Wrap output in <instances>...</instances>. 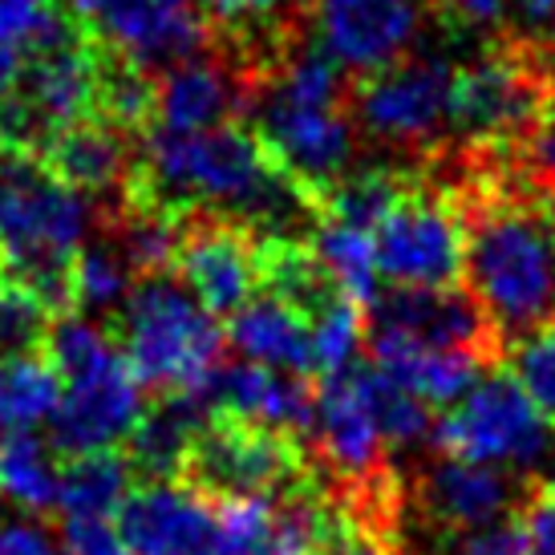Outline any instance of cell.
<instances>
[{
	"instance_id": "16",
	"label": "cell",
	"mask_w": 555,
	"mask_h": 555,
	"mask_svg": "<svg viewBox=\"0 0 555 555\" xmlns=\"http://www.w3.org/2000/svg\"><path fill=\"white\" fill-rule=\"evenodd\" d=\"M175 272L211 317H235L263 293V244L232 219H199L183 228Z\"/></svg>"
},
{
	"instance_id": "13",
	"label": "cell",
	"mask_w": 555,
	"mask_h": 555,
	"mask_svg": "<svg viewBox=\"0 0 555 555\" xmlns=\"http://www.w3.org/2000/svg\"><path fill=\"white\" fill-rule=\"evenodd\" d=\"M531 494L535 491H527L524 478L507 470L434 454L417 478L405 482V524L417 519L422 527H430L438 543L519 515V503H527Z\"/></svg>"
},
{
	"instance_id": "17",
	"label": "cell",
	"mask_w": 555,
	"mask_h": 555,
	"mask_svg": "<svg viewBox=\"0 0 555 555\" xmlns=\"http://www.w3.org/2000/svg\"><path fill=\"white\" fill-rule=\"evenodd\" d=\"M422 37V0H328L317 13V46L345 74H382L405 62Z\"/></svg>"
},
{
	"instance_id": "38",
	"label": "cell",
	"mask_w": 555,
	"mask_h": 555,
	"mask_svg": "<svg viewBox=\"0 0 555 555\" xmlns=\"http://www.w3.org/2000/svg\"><path fill=\"white\" fill-rule=\"evenodd\" d=\"M102 106H106V122H114L118 130H139L142 122L155 118V81L146 78L142 69L122 65L118 74H109L102 86Z\"/></svg>"
},
{
	"instance_id": "22",
	"label": "cell",
	"mask_w": 555,
	"mask_h": 555,
	"mask_svg": "<svg viewBox=\"0 0 555 555\" xmlns=\"http://www.w3.org/2000/svg\"><path fill=\"white\" fill-rule=\"evenodd\" d=\"M312 401H317V393L296 373L263 370V365H251V361L223 365L216 389H211V405L219 414L244 417L251 426L288 434V438H300V442L309 438Z\"/></svg>"
},
{
	"instance_id": "44",
	"label": "cell",
	"mask_w": 555,
	"mask_h": 555,
	"mask_svg": "<svg viewBox=\"0 0 555 555\" xmlns=\"http://www.w3.org/2000/svg\"><path fill=\"white\" fill-rule=\"evenodd\" d=\"M442 13H450L459 25H466V29H478L487 33L494 29V25H503L507 21V0H434Z\"/></svg>"
},
{
	"instance_id": "4",
	"label": "cell",
	"mask_w": 555,
	"mask_h": 555,
	"mask_svg": "<svg viewBox=\"0 0 555 555\" xmlns=\"http://www.w3.org/2000/svg\"><path fill=\"white\" fill-rule=\"evenodd\" d=\"M93 207L41 158L0 142V263L21 284L53 300H65L69 268L90 244Z\"/></svg>"
},
{
	"instance_id": "29",
	"label": "cell",
	"mask_w": 555,
	"mask_h": 555,
	"mask_svg": "<svg viewBox=\"0 0 555 555\" xmlns=\"http://www.w3.org/2000/svg\"><path fill=\"white\" fill-rule=\"evenodd\" d=\"M0 491L29 515L57 511L62 499V463L53 459V447L37 434H13L0 438Z\"/></svg>"
},
{
	"instance_id": "2",
	"label": "cell",
	"mask_w": 555,
	"mask_h": 555,
	"mask_svg": "<svg viewBox=\"0 0 555 555\" xmlns=\"http://www.w3.org/2000/svg\"><path fill=\"white\" fill-rule=\"evenodd\" d=\"M466 293L499 340L555 321V211L535 199H491L466 223Z\"/></svg>"
},
{
	"instance_id": "14",
	"label": "cell",
	"mask_w": 555,
	"mask_h": 555,
	"mask_svg": "<svg viewBox=\"0 0 555 555\" xmlns=\"http://www.w3.org/2000/svg\"><path fill=\"white\" fill-rule=\"evenodd\" d=\"M74 13L98 46L142 74L199 57L207 41L199 0H74Z\"/></svg>"
},
{
	"instance_id": "47",
	"label": "cell",
	"mask_w": 555,
	"mask_h": 555,
	"mask_svg": "<svg viewBox=\"0 0 555 555\" xmlns=\"http://www.w3.org/2000/svg\"><path fill=\"white\" fill-rule=\"evenodd\" d=\"M540 74H543V98H547V106H552V114H555V62L543 65Z\"/></svg>"
},
{
	"instance_id": "25",
	"label": "cell",
	"mask_w": 555,
	"mask_h": 555,
	"mask_svg": "<svg viewBox=\"0 0 555 555\" xmlns=\"http://www.w3.org/2000/svg\"><path fill=\"white\" fill-rule=\"evenodd\" d=\"M46 163L86 199L109 195L130 179V146H126L122 130L114 122H93V118L49 139Z\"/></svg>"
},
{
	"instance_id": "32",
	"label": "cell",
	"mask_w": 555,
	"mask_h": 555,
	"mask_svg": "<svg viewBox=\"0 0 555 555\" xmlns=\"http://www.w3.org/2000/svg\"><path fill=\"white\" fill-rule=\"evenodd\" d=\"M309 328L312 373L317 377H337V373H349L353 365H361L357 357L370 345V321H365L361 305L345 300V296H333L309 317Z\"/></svg>"
},
{
	"instance_id": "42",
	"label": "cell",
	"mask_w": 555,
	"mask_h": 555,
	"mask_svg": "<svg viewBox=\"0 0 555 555\" xmlns=\"http://www.w3.org/2000/svg\"><path fill=\"white\" fill-rule=\"evenodd\" d=\"M0 555H65V547L37 519H4L0 524Z\"/></svg>"
},
{
	"instance_id": "43",
	"label": "cell",
	"mask_w": 555,
	"mask_h": 555,
	"mask_svg": "<svg viewBox=\"0 0 555 555\" xmlns=\"http://www.w3.org/2000/svg\"><path fill=\"white\" fill-rule=\"evenodd\" d=\"M527 527V555H555V499L547 491H535L524 503Z\"/></svg>"
},
{
	"instance_id": "46",
	"label": "cell",
	"mask_w": 555,
	"mask_h": 555,
	"mask_svg": "<svg viewBox=\"0 0 555 555\" xmlns=\"http://www.w3.org/2000/svg\"><path fill=\"white\" fill-rule=\"evenodd\" d=\"M507 9L531 29H543V25L555 29V0H507Z\"/></svg>"
},
{
	"instance_id": "11",
	"label": "cell",
	"mask_w": 555,
	"mask_h": 555,
	"mask_svg": "<svg viewBox=\"0 0 555 555\" xmlns=\"http://www.w3.org/2000/svg\"><path fill=\"white\" fill-rule=\"evenodd\" d=\"M211 507L219 555H345L357 540L321 482L288 499H232Z\"/></svg>"
},
{
	"instance_id": "39",
	"label": "cell",
	"mask_w": 555,
	"mask_h": 555,
	"mask_svg": "<svg viewBox=\"0 0 555 555\" xmlns=\"http://www.w3.org/2000/svg\"><path fill=\"white\" fill-rule=\"evenodd\" d=\"M438 555H527V527L524 511L499 519L491 527H478V531H463V535H447V540L434 543Z\"/></svg>"
},
{
	"instance_id": "28",
	"label": "cell",
	"mask_w": 555,
	"mask_h": 555,
	"mask_svg": "<svg viewBox=\"0 0 555 555\" xmlns=\"http://www.w3.org/2000/svg\"><path fill=\"white\" fill-rule=\"evenodd\" d=\"M62 401V377L41 353H21L0 361V438L33 434L53 422Z\"/></svg>"
},
{
	"instance_id": "24",
	"label": "cell",
	"mask_w": 555,
	"mask_h": 555,
	"mask_svg": "<svg viewBox=\"0 0 555 555\" xmlns=\"http://www.w3.org/2000/svg\"><path fill=\"white\" fill-rule=\"evenodd\" d=\"M216 405L207 398H158L126 438V459L146 482H183L195 438Z\"/></svg>"
},
{
	"instance_id": "8",
	"label": "cell",
	"mask_w": 555,
	"mask_h": 555,
	"mask_svg": "<svg viewBox=\"0 0 555 555\" xmlns=\"http://www.w3.org/2000/svg\"><path fill=\"white\" fill-rule=\"evenodd\" d=\"M256 139L284 179L300 191H328L353 170L357 122L345 98L263 81L256 98Z\"/></svg>"
},
{
	"instance_id": "26",
	"label": "cell",
	"mask_w": 555,
	"mask_h": 555,
	"mask_svg": "<svg viewBox=\"0 0 555 555\" xmlns=\"http://www.w3.org/2000/svg\"><path fill=\"white\" fill-rule=\"evenodd\" d=\"M309 256L337 296L353 300L361 309L377 300L382 272H377V247H373L370 228H357L333 216L317 219V228L309 232Z\"/></svg>"
},
{
	"instance_id": "20",
	"label": "cell",
	"mask_w": 555,
	"mask_h": 555,
	"mask_svg": "<svg viewBox=\"0 0 555 555\" xmlns=\"http://www.w3.org/2000/svg\"><path fill=\"white\" fill-rule=\"evenodd\" d=\"M370 353L373 365L389 373L398 386H405L417 401L426 405H459L470 389L491 373V357L466 353V349H434V345H417L386 328H370Z\"/></svg>"
},
{
	"instance_id": "3",
	"label": "cell",
	"mask_w": 555,
	"mask_h": 555,
	"mask_svg": "<svg viewBox=\"0 0 555 555\" xmlns=\"http://www.w3.org/2000/svg\"><path fill=\"white\" fill-rule=\"evenodd\" d=\"M46 361L62 377L53 447L62 454L118 450L146 414V389L122 357L114 333L93 317L69 312L46 333Z\"/></svg>"
},
{
	"instance_id": "35",
	"label": "cell",
	"mask_w": 555,
	"mask_h": 555,
	"mask_svg": "<svg viewBox=\"0 0 555 555\" xmlns=\"http://www.w3.org/2000/svg\"><path fill=\"white\" fill-rule=\"evenodd\" d=\"M49 305L41 293H33L21 280H0V361L21 353H33L46 345L49 333Z\"/></svg>"
},
{
	"instance_id": "9",
	"label": "cell",
	"mask_w": 555,
	"mask_h": 555,
	"mask_svg": "<svg viewBox=\"0 0 555 555\" xmlns=\"http://www.w3.org/2000/svg\"><path fill=\"white\" fill-rule=\"evenodd\" d=\"M377 272L393 293L459 288L466 268V219L434 191H401L373 228Z\"/></svg>"
},
{
	"instance_id": "41",
	"label": "cell",
	"mask_w": 555,
	"mask_h": 555,
	"mask_svg": "<svg viewBox=\"0 0 555 555\" xmlns=\"http://www.w3.org/2000/svg\"><path fill=\"white\" fill-rule=\"evenodd\" d=\"M288 0H199V9L207 16H216L219 25L228 29H256L268 25L272 16L284 13Z\"/></svg>"
},
{
	"instance_id": "36",
	"label": "cell",
	"mask_w": 555,
	"mask_h": 555,
	"mask_svg": "<svg viewBox=\"0 0 555 555\" xmlns=\"http://www.w3.org/2000/svg\"><path fill=\"white\" fill-rule=\"evenodd\" d=\"M401 186L393 175L386 170H349L337 186H328V207L324 216L345 219V223H357V228H377V219L386 216L389 207L398 203Z\"/></svg>"
},
{
	"instance_id": "45",
	"label": "cell",
	"mask_w": 555,
	"mask_h": 555,
	"mask_svg": "<svg viewBox=\"0 0 555 555\" xmlns=\"http://www.w3.org/2000/svg\"><path fill=\"white\" fill-rule=\"evenodd\" d=\"M527 163L547 191L555 195V114L527 134Z\"/></svg>"
},
{
	"instance_id": "49",
	"label": "cell",
	"mask_w": 555,
	"mask_h": 555,
	"mask_svg": "<svg viewBox=\"0 0 555 555\" xmlns=\"http://www.w3.org/2000/svg\"><path fill=\"white\" fill-rule=\"evenodd\" d=\"M321 4H328V0H321Z\"/></svg>"
},
{
	"instance_id": "33",
	"label": "cell",
	"mask_w": 555,
	"mask_h": 555,
	"mask_svg": "<svg viewBox=\"0 0 555 555\" xmlns=\"http://www.w3.org/2000/svg\"><path fill=\"white\" fill-rule=\"evenodd\" d=\"M179 244H183V223L158 203H142L134 211H126L118 240H114V247L130 263V272L142 280L167 276V268L179 260Z\"/></svg>"
},
{
	"instance_id": "19",
	"label": "cell",
	"mask_w": 555,
	"mask_h": 555,
	"mask_svg": "<svg viewBox=\"0 0 555 555\" xmlns=\"http://www.w3.org/2000/svg\"><path fill=\"white\" fill-rule=\"evenodd\" d=\"M370 328H386V333H398L417 345H434V349H466V353L491 357V361L503 345L491 321L463 288L377 296Z\"/></svg>"
},
{
	"instance_id": "23",
	"label": "cell",
	"mask_w": 555,
	"mask_h": 555,
	"mask_svg": "<svg viewBox=\"0 0 555 555\" xmlns=\"http://www.w3.org/2000/svg\"><path fill=\"white\" fill-rule=\"evenodd\" d=\"M228 345L263 370L296 373V377L312 373L309 312L276 293H260L251 305L228 317Z\"/></svg>"
},
{
	"instance_id": "48",
	"label": "cell",
	"mask_w": 555,
	"mask_h": 555,
	"mask_svg": "<svg viewBox=\"0 0 555 555\" xmlns=\"http://www.w3.org/2000/svg\"><path fill=\"white\" fill-rule=\"evenodd\" d=\"M547 494H552V499H555V478H552V482H547Z\"/></svg>"
},
{
	"instance_id": "5",
	"label": "cell",
	"mask_w": 555,
	"mask_h": 555,
	"mask_svg": "<svg viewBox=\"0 0 555 555\" xmlns=\"http://www.w3.org/2000/svg\"><path fill=\"white\" fill-rule=\"evenodd\" d=\"M118 349L142 389L158 398H207L223 373L228 328L170 276L134 284L118 312Z\"/></svg>"
},
{
	"instance_id": "31",
	"label": "cell",
	"mask_w": 555,
	"mask_h": 555,
	"mask_svg": "<svg viewBox=\"0 0 555 555\" xmlns=\"http://www.w3.org/2000/svg\"><path fill=\"white\" fill-rule=\"evenodd\" d=\"M353 377L389 447H414L434 434L430 405L417 401L405 386H398L389 373H382L377 365H353Z\"/></svg>"
},
{
	"instance_id": "21",
	"label": "cell",
	"mask_w": 555,
	"mask_h": 555,
	"mask_svg": "<svg viewBox=\"0 0 555 555\" xmlns=\"http://www.w3.org/2000/svg\"><path fill=\"white\" fill-rule=\"evenodd\" d=\"M240 106L244 86L228 65L211 57H186L163 69V78L155 81V130L163 134H199L232 126Z\"/></svg>"
},
{
	"instance_id": "30",
	"label": "cell",
	"mask_w": 555,
	"mask_h": 555,
	"mask_svg": "<svg viewBox=\"0 0 555 555\" xmlns=\"http://www.w3.org/2000/svg\"><path fill=\"white\" fill-rule=\"evenodd\" d=\"M134 293V272L126 256L114 244H86L69 268L65 300L78 305L81 317H102V312H122V305Z\"/></svg>"
},
{
	"instance_id": "7",
	"label": "cell",
	"mask_w": 555,
	"mask_h": 555,
	"mask_svg": "<svg viewBox=\"0 0 555 555\" xmlns=\"http://www.w3.org/2000/svg\"><path fill=\"white\" fill-rule=\"evenodd\" d=\"M183 487L203 494L207 503L232 499H288L317 487L309 450L300 438L251 426L244 417L211 414L195 438Z\"/></svg>"
},
{
	"instance_id": "18",
	"label": "cell",
	"mask_w": 555,
	"mask_h": 555,
	"mask_svg": "<svg viewBox=\"0 0 555 555\" xmlns=\"http://www.w3.org/2000/svg\"><path fill=\"white\" fill-rule=\"evenodd\" d=\"M130 555H219L216 507L183 482H142L118 511Z\"/></svg>"
},
{
	"instance_id": "37",
	"label": "cell",
	"mask_w": 555,
	"mask_h": 555,
	"mask_svg": "<svg viewBox=\"0 0 555 555\" xmlns=\"http://www.w3.org/2000/svg\"><path fill=\"white\" fill-rule=\"evenodd\" d=\"M511 377L524 386L547 422L555 426V321L511 340Z\"/></svg>"
},
{
	"instance_id": "15",
	"label": "cell",
	"mask_w": 555,
	"mask_h": 555,
	"mask_svg": "<svg viewBox=\"0 0 555 555\" xmlns=\"http://www.w3.org/2000/svg\"><path fill=\"white\" fill-rule=\"evenodd\" d=\"M543 106L547 98L540 65H527L524 57L507 53H482L454 74L450 130L475 142H507L531 134Z\"/></svg>"
},
{
	"instance_id": "34",
	"label": "cell",
	"mask_w": 555,
	"mask_h": 555,
	"mask_svg": "<svg viewBox=\"0 0 555 555\" xmlns=\"http://www.w3.org/2000/svg\"><path fill=\"white\" fill-rule=\"evenodd\" d=\"M65 33L53 0H0V62H25Z\"/></svg>"
},
{
	"instance_id": "1",
	"label": "cell",
	"mask_w": 555,
	"mask_h": 555,
	"mask_svg": "<svg viewBox=\"0 0 555 555\" xmlns=\"http://www.w3.org/2000/svg\"><path fill=\"white\" fill-rule=\"evenodd\" d=\"M146 199L158 207H199L216 219H232L247 232L268 228L288 240L305 216V195L268 158L263 142L244 126H219L199 134L155 130L142 146Z\"/></svg>"
},
{
	"instance_id": "40",
	"label": "cell",
	"mask_w": 555,
	"mask_h": 555,
	"mask_svg": "<svg viewBox=\"0 0 555 555\" xmlns=\"http://www.w3.org/2000/svg\"><path fill=\"white\" fill-rule=\"evenodd\" d=\"M65 555H130L118 519L109 515H78L62 524Z\"/></svg>"
},
{
	"instance_id": "10",
	"label": "cell",
	"mask_w": 555,
	"mask_h": 555,
	"mask_svg": "<svg viewBox=\"0 0 555 555\" xmlns=\"http://www.w3.org/2000/svg\"><path fill=\"white\" fill-rule=\"evenodd\" d=\"M102 86L106 74L98 53L65 33L21 65L16 86L0 98V134L9 146L25 139H57L62 130L90 118L102 102Z\"/></svg>"
},
{
	"instance_id": "6",
	"label": "cell",
	"mask_w": 555,
	"mask_h": 555,
	"mask_svg": "<svg viewBox=\"0 0 555 555\" xmlns=\"http://www.w3.org/2000/svg\"><path fill=\"white\" fill-rule=\"evenodd\" d=\"M430 442L447 459H466L543 487L555 478V426L535 410L524 386L491 370L459 405L434 422Z\"/></svg>"
},
{
	"instance_id": "12",
	"label": "cell",
	"mask_w": 555,
	"mask_h": 555,
	"mask_svg": "<svg viewBox=\"0 0 555 555\" xmlns=\"http://www.w3.org/2000/svg\"><path fill=\"white\" fill-rule=\"evenodd\" d=\"M459 65L434 53H410L405 62L361 81L353 122L389 146H426L450 126Z\"/></svg>"
},
{
	"instance_id": "27",
	"label": "cell",
	"mask_w": 555,
	"mask_h": 555,
	"mask_svg": "<svg viewBox=\"0 0 555 555\" xmlns=\"http://www.w3.org/2000/svg\"><path fill=\"white\" fill-rule=\"evenodd\" d=\"M134 491V466L122 450H93L62 463V499L57 511L65 519L78 515H109L118 519L122 503Z\"/></svg>"
}]
</instances>
